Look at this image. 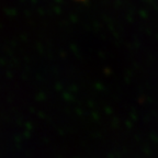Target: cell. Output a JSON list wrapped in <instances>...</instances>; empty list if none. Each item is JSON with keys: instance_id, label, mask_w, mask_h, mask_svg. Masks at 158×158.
I'll return each instance as SVG.
<instances>
[]
</instances>
